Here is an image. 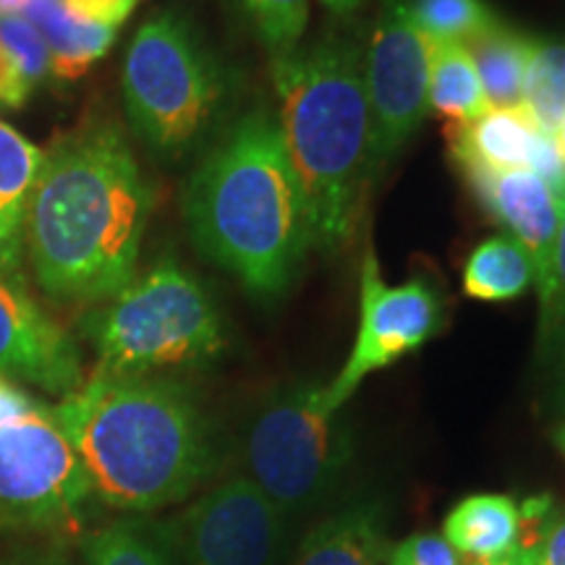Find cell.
Masks as SVG:
<instances>
[{
  "label": "cell",
  "instance_id": "obj_12",
  "mask_svg": "<svg viewBox=\"0 0 565 565\" xmlns=\"http://www.w3.org/2000/svg\"><path fill=\"white\" fill-rule=\"evenodd\" d=\"M0 370L24 385L66 398L84 383L76 338L24 286L0 267Z\"/></svg>",
  "mask_w": 565,
  "mask_h": 565
},
{
  "label": "cell",
  "instance_id": "obj_15",
  "mask_svg": "<svg viewBox=\"0 0 565 565\" xmlns=\"http://www.w3.org/2000/svg\"><path fill=\"white\" fill-rule=\"evenodd\" d=\"M526 508L511 494L477 492L450 508L443 521V540L461 561L482 563L505 555L521 542Z\"/></svg>",
  "mask_w": 565,
  "mask_h": 565
},
{
  "label": "cell",
  "instance_id": "obj_36",
  "mask_svg": "<svg viewBox=\"0 0 565 565\" xmlns=\"http://www.w3.org/2000/svg\"><path fill=\"white\" fill-rule=\"evenodd\" d=\"M26 0H0V17H21Z\"/></svg>",
  "mask_w": 565,
  "mask_h": 565
},
{
  "label": "cell",
  "instance_id": "obj_25",
  "mask_svg": "<svg viewBox=\"0 0 565 565\" xmlns=\"http://www.w3.org/2000/svg\"><path fill=\"white\" fill-rule=\"evenodd\" d=\"M561 200V225L550 265L542 280L536 282L540 294V320H536V359H542L565 335V189Z\"/></svg>",
  "mask_w": 565,
  "mask_h": 565
},
{
  "label": "cell",
  "instance_id": "obj_8",
  "mask_svg": "<svg viewBox=\"0 0 565 565\" xmlns=\"http://www.w3.org/2000/svg\"><path fill=\"white\" fill-rule=\"evenodd\" d=\"M124 105L137 137L162 158H181L207 137L225 103V74L189 21L147 19L124 61Z\"/></svg>",
  "mask_w": 565,
  "mask_h": 565
},
{
  "label": "cell",
  "instance_id": "obj_14",
  "mask_svg": "<svg viewBox=\"0 0 565 565\" xmlns=\"http://www.w3.org/2000/svg\"><path fill=\"white\" fill-rule=\"evenodd\" d=\"M463 179L482 202L487 215L494 217L508 231V236H513L532 254L536 282H540L550 265L557 225H561V200L555 189L534 171L463 173Z\"/></svg>",
  "mask_w": 565,
  "mask_h": 565
},
{
  "label": "cell",
  "instance_id": "obj_24",
  "mask_svg": "<svg viewBox=\"0 0 565 565\" xmlns=\"http://www.w3.org/2000/svg\"><path fill=\"white\" fill-rule=\"evenodd\" d=\"M408 13L433 42H469L498 17L484 0H412Z\"/></svg>",
  "mask_w": 565,
  "mask_h": 565
},
{
  "label": "cell",
  "instance_id": "obj_26",
  "mask_svg": "<svg viewBox=\"0 0 565 565\" xmlns=\"http://www.w3.org/2000/svg\"><path fill=\"white\" fill-rule=\"evenodd\" d=\"M246 9L273 58L291 53L307 32L309 0H246Z\"/></svg>",
  "mask_w": 565,
  "mask_h": 565
},
{
  "label": "cell",
  "instance_id": "obj_2",
  "mask_svg": "<svg viewBox=\"0 0 565 565\" xmlns=\"http://www.w3.org/2000/svg\"><path fill=\"white\" fill-rule=\"evenodd\" d=\"M97 503L147 515L181 503L217 463L207 414L173 374L92 372L55 404Z\"/></svg>",
  "mask_w": 565,
  "mask_h": 565
},
{
  "label": "cell",
  "instance_id": "obj_11",
  "mask_svg": "<svg viewBox=\"0 0 565 565\" xmlns=\"http://www.w3.org/2000/svg\"><path fill=\"white\" fill-rule=\"evenodd\" d=\"M168 532L175 565H280L288 519L236 475L200 494Z\"/></svg>",
  "mask_w": 565,
  "mask_h": 565
},
{
  "label": "cell",
  "instance_id": "obj_7",
  "mask_svg": "<svg viewBox=\"0 0 565 565\" xmlns=\"http://www.w3.org/2000/svg\"><path fill=\"white\" fill-rule=\"evenodd\" d=\"M92 503L89 479L55 406L0 370V532L66 540L87 524Z\"/></svg>",
  "mask_w": 565,
  "mask_h": 565
},
{
  "label": "cell",
  "instance_id": "obj_29",
  "mask_svg": "<svg viewBox=\"0 0 565 565\" xmlns=\"http://www.w3.org/2000/svg\"><path fill=\"white\" fill-rule=\"evenodd\" d=\"M0 565H76V561L63 545V540L34 536L0 557Z\"/></svg>",
  "mask_w": 565,
  "mask_h": 565
},
{
  "label": "cell",
  "instance_id": "obj_19",
  "mask_svg": "<svg viewBox=\"0 0 565 565\" xmlns=\"http://www.w3.org/2000/svg\"><path fill=\"white\" fill-rule=\"evenodd\" d=\"M466 51L475 61L490 108H524V76L532 38L498 19L466 42Z\"/></svg>",
  "mask_w": 565,
  "mask_h": 565
},
{
  "label": "cell",
  "instance_id": "obj_27",
  "mask_svg": "<svg viewBox=\"0 0 565 565\" xmlns=\"http://www.w3.org/2000/svg\"><path fill=\"white\" fill-rule=\"evenodd\" d=\"M0 47L17 63L32 89L51 74V55L45 42L24 17H0Z\"/></svg>",
  "mask_w": 565,
  "mask_h": 565
},
{
  "label": "cell",
  "instance_id": "obj_18",
  "mask_svg": "<svg viewBox=\"0 0 565 565\" xmlns=\"http://www.w3.org/2000/svg\"><path fill=\"white\" fill-rule=\"evenodd\" d=\"M387 555L385 521L377 505H351L303 536L294 565H380Z\"/></svg>",
  "mask_w": 565,
  "mask_h": 565
},
{
  "label": "cell",
  "instance_id": "obj_32",
  "mask_svg": "<svg viewBox=\"0 0 565 565\" xmlns=\"http://www.w3.org/2000/svg\"><path fill=\"white\" fill-rule=\"evenodd\" d=\"M32 87L26 84L21 71L17 68L3 47H0V108L17 110L32 97Z\"/></svg>",
  "mask_w": 565,
  "mask_h": 565
},
{
  "label": "cell",
  "instance_id": "obj_35",
  "mask_svg": "<svg viewBox=\"0 0 565 565\" xmlns=\"http://www.w3.org/2000/svg\"><path fill=\"white\" fill-rule=\"evenodd\" d=\"M322 3L333 13H351L353 9H359L362 0H322Z\"/></svg>",
  "mask_w": 565,
  "mask_h": 565
},
{
  "label": "cell",
  "instance_id": "obj_21",
  "mask_svg": "<svg viewBox=\"0 0 565 565\" xmlns=\"http://www.w3.org/2000/svg\"><path fill=\"white\" fill-rule=\"evenodd\" d=\"M82 565H175L171 532L147 515H124L82 536Z\"/></svg>",
  "mask_w": 565,
  "mask_h": 565
},
{
  "label": "cell",
  "instance_id": "obj_5",
  "mask_svg": "<svg viewBox=\"0 0 565 565\" xmlns=\"http://www.w3.org/2000/svg\"><path fill=\"white\" fill-rule=\"evenodd\" d=\"M97 372L173 374L215 362L225 324L207 288L173 259L134 278L82 317Z\"/></svg>",
  "mask_w": 565,
  "mask_h": 565
},
{
  "label": "cell",
  "instance_id": "obj_28",
  "mask_svg": "<svg viewBox=\"0 0 565 565\" xmlns=\"http://www.w3.org/2000/svg\"><path fill=\"white\" fill-rule=\"evenodd\" d=\"M387 565H463L440 534H412L387 550Z\"/></svg>",
  "mask_w": 565,
  "mask_h": 565
},
{
  "label": "cell",
  "instance_id": "obj_13",
  "mask_svg": "<svg viewBox=\"0 0 565 565\" xmlns=\"http://www.w3.org/2000/svg\"><path fill=\"white\" fill-rule=\"evenodd\" d=\"M450 154L463 173L534 171L555 194L565 189V160L555 137L542 131L526 108H490L463 124H450Z\"/></svg>",
  "mask_w": 565,
  "mask_h": 565
},
{
  "label": "cell",
  "instance_id": "obj_9",
  "mask_svg": "<svg viewBox=\"0 0 565 565\" xmlns=\"http://www.w3.org/2000/svg\"><path fill=\"white\" fill-rule=\"evenodd\" d=\"M433 47L408 13V0H387L364 53L372 183L427 116Z\"/></svg>",
  "mask_w": 565,
  "mask_h": 565
},
{
  "label": "cell",
  "instance_id": "obj_10",
  "mask_svg": "<svg viewBox=\"0 0 565 565\" xmlns=\"http://www.w3.org/2000/svg\"><path fill=\"white\" fill-rule=\"evenodd\" d=\"M443 288L427 275H414L401 286H387L370 246L362 259V296H359V328L345 364L330 383L324 401L343 408L366 377L408 356L433 341L445 328Z\"/></svg>",
  "mask_w": 565,
  "mask_h": 565
},
{
  "label": "cell",
  "instance_id": "obj_1",
  "mask_svg": "<svg viewBox=\"0 0 565 565\" xmlns=\"http://www.w3.org/2000/svg\"><path fill=\"white\" fill-rule=\"evenodd\" d=\"M152 189L121 126L89 118L42 150L24 252L55 301H108L134 280Z\"/></svg>",
  "mask_w": 565,
  "mask_h": 565
},
{
  "label": "cell",
  "instance_id": "obj_17",
  "mask_svg": "<svg viewBox=\"0 0 565 565\" xmlns=\"http://www.w3.org/2000/svg\"><path fill=\"white\" fill-rule=\"evenodd\" d=\"M21 17L40 32L51 55V76L61 82L87 74L118 38V30L76 19L63 0H26Z\"/></svg>",
  "mask_w": 565,
  "mask_h": 565
},
{
  "label": "cell",
  "instance_id": "obj_4",
  "mask_svg": "<svg viewBox=\"0 0 565 565\" xmlns=\"http://www.w3.org/2000/svg\"><path fill=\"white\" fill-rule=\"evenodd\" d=\"M278 126L307 200L312 249L351 242L370 186V108L356 42L315 40L273 58Z\"/></svg>",
  "mask_w": 565,
  "mask_h": 565
},
{
  "label": "cell",
  "instance_id": "obj_23",
  "mask_svg": "<svg viewBox=\"0 0 565 565\" xmlns=\"http://www.w3.org/2000/svg\"><path fill=\"white\" fill-rule=\"evenodd\" d=\"M524 108L542 131L555 137L565 121V42L532 38L524 76Z\"/></svg>",
  "mask_w": 565,
  "mask_h": 565
},
{
  "label": "cell",
  "instance_id": "obj_37",
  "mask_svg": "<svg viewBox=\"0 0 565 565\" xmlns=\"http://www.w3.org/2000/svg\"><path fill=\"white\" fill-rule=\"evenodd\" d=\"M553 440H555V445H557V450H561V454L565 456V422L553 433Z\"/></svg>",
  "mask_w": 565,
  "mask_h": 565
},
{
  "label": "cell",
  "instance_id": "obj_20",
  "mask_svg": "<svg viewBox=\"0 0 565 565\" xmlns=\"http://www.w3.org/2000/svg\"><path fill=\"white\" fill-rule=\"evenodd\" d=\"M463 294L477 301H513L536 286V267L532 254L508 233L484 238L466 257L461 275Z\"/></svg>",
  "mask_w": 565,
  "mask_h": 565
},
{
  "label": "cell",
  "instance_id": "obj_16",
  "mask_svg": "<svg viewBox=\"0 0 565 565\" xmlns=\"http://www.w3.org/2000/svg\"><path fill=\"white\" fill-rule=\"evenodd\" d=\"M42 168V150L0 121V267L21 275L26 210Z\"/></svg>",
  "mask_w": 565,
  "mask_h": 565
},
{
  "label": "cell",
  "instance_id": "obj_22",
  "mask_svg": "<svg viewBox=\"0 0 565 565\" xmlns=\"http://www.w3.org/2000/svg\"><path fill=\"white\" fill-rule=\"evenodd\" d=\"M429 108L454 124L490 110L477 66L463 42H435L429 66Z\"/></svg>",
  "mask_w": 565,
  "mask_h": 565
},
{
  "label": "cell",
  "instance_id": "obj_3",
  "mask_svg": "<svg viewBox=\"0 0 565 565\" xmlns=\"http://www.w3.org/2000/svg\"><path fill=\"white\" fill-rule=\"evenodd\" d=\"M183 215L196 249L254 299L291 291L312 252V223L270 113L249 110L210 147L186 183Z\"/></svg>",
  "mask_w": 565,
  "mask_h": 565
},
{
  "label": "cell",
  "instance_id": "obj_6",
  "mask_svg": "<svg viewBox=\"0 0 565 565\" xmlns=\"http://www.w3.org/2000/svg\"><path fill=\"white\" fill-rule=\"evenodd\" d=\"M353 461L343 408H330L324 383L296 380L273 387L238 429L242 477L291 519L322 505Z\"/></svg>",
  "mask_w": 565,
  "mask_h": 565
},
{
  "label": "cell",
  "instance_id": "obj_31",
  "mask_svg": "<svg viewBox=\"0 0 565 565\" xmlns=\"http://www.w3.org/2000/svg\"><path fill=\"white\" fill-rule=\"evenodd\" d=\"M536 362L545 377V404L550 414L561 416L565 422V335Z\"/></svg>",
  "mask_w": 565,
  "mask_h": 565
},
{
  "label": "cell",
  "instance_id": "obj_38",
  "mask_svg": "<svg viewBox=\"0 0 565 565\" xmlns=\"http://www.w3.org/2000/svg\"><path fill=\"white\" fill-rule=\"evenodd\" d=\"M555 141H557V150H561L563 160H565V121L561 124V129L555 131Z\"/></svg>",
  "mask_w": 565,
  "mask_h": 565
},
{
  "label": "cell",
  "instance_id": "obj_30",
  "mask_svg": "<svg viewBox=\"0 0 565 565\" xmlns=\"http://www.w3.org/2000/svg\"><path fill=\"white\" fill-rule=\"evenodd\" d=\"M63 6H66L76 19L87 21V24L121 30L124 21L129 19L134 6H137V0H63Z\"/></svg>",
  "mask_w": 565,
  "mask_h": 565
},
{
  "label": "cell",
  "instance_id": "obj_33",
  "mask_svg": "<svg viewBox=\"0 0 565 565\" xmlns=\"http://www.w3.org/2000/svg\"><path fill=\"white\" fill-rule=\"evenodd\" d=\"M534 565H565V515L536 542Z\"/></svg>",
  "mask_w": 565,
  "mask_h": 565
},
{
  "label": "cell",
  "instance_id": "obj_34",
  "mask_svg": "<svg viewBox=\"0 0 565 565\" xmlns=\"http://www.w3.org/2000/svg\"><path fill=\"white\" fill-rule=\"evenodd\" d=\"M536 555V542H519L513 550H508L505 555L492 557V561L471 563V565H534Z\"/></svg>",
  "mask_w": 565,
  "mask_h": 565
}]
</instances>
